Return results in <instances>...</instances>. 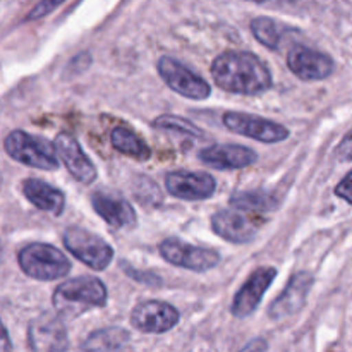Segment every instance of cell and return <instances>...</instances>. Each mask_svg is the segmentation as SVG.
Masks as SVG:
<instances>
[{"instance_id":"23","label":"cell","mask_w":352,"mask_h":352,"mask_svg":"<svg viewBox=\"0 0 352 352\" xmlns=\"http://www.w3.org/2000/svg\"><path fill=\"white\" fill-rule=\"evenodd\" d=\"M251 33L261 45L272 48V50H278L282 41H284L285 33H287V28H284L270 17H256V19L251 21Z\"/></svg>"},{"instance_id":"4","label":"cell","mask_w":352,"mask_h":352,"mask_svg":"<svg viewBox=\"0 0 352 352\" xmlns=\"http://www.w3.org/2000/svg\"><path fill=\"white\" fill-rule=\"evenodd\" d=\"M7 155L12 160L28 167L40 168V170H57L58 157L50 141L40 136H33L24 131H12L3 141Z\"/></svg>"},{"instance_id":"16","label":"cell","mask_w":352,"mask_h":352,"mask_svg":"<svg viewBox=\"0 0 352 352\" xmlns=\"http://www.w3.org/2000/svg\"><path fill=\"white\" fill-rule=\"evenodd\" d=\"M93 210L113 229H131L136 226V212L126 198L113 191H96L91 196Z\"/></svg>"},{"instance_id":"20","label":"cell","mask_w":352,"mask_h":352,"mask_svg":"<svg viewBox=\"0 0 352 352\" xmlns=\"http://www.w3.org/2000/svg\"><path fill=\"white\" fill-rule=\"evenodd\" d=\"M129 344V332L117 327L93 332L82 342L81 352H120Z\"/></svg>"},{"instance_id":"12","label":"cell","mask_w":352,"mask_h":352,"mask_svg":"<svg viewBox=\"0 0 352 352\" xmlns=\"http://www.w3.org/2000/svg\"><path fill=\"white\" fill-rule=\"evenodd\" d=\"M165 188L172 196L186 201H199L213 196L217 189L215 179L206 172L175 170L165 177Z\"/></svg>"},{"instance_id":"13","label":"cell","mask_w":352,"mask_h":352,"mask_svg":"<svg viewBox=\"0 0 352 352\" xmlns=\"http://www.w3.org/2000/svg\"><path fill=\"white\" fill-rule=\"evenodd\" d=\"M287 65L302 81H322L329 78L336 67L330 55L302 45L289 50Z\"/></svg>"},{"instance_id":"14","label":"cell","mask_w":352,"mask_h":352,"mask_svg":"<svg viewBox=\"0 0 352 352\" xmlns=\"http://www.w3.org/2000/svg\"><path fill=\"white\" fill-rule=\"evenodd\" d=\"M55 153L62 158V162L67 167L69 174L76 181L82 184H91L96 179V168L93 162L89 160L88 155L82 151L81 144L67 133H60L54 141Z\"/></svg>"},{"instance_id":"8","label":"cell","mask_w":352,"mask_h":352,"mask_svg":"<svg viewBox=\"0 0 352 352\" xmlns=\"http://www.w3.org/2000/svg\"><path fill=\"white\" fill-rule=\"evenodd\" d=\"M28 344L31 352H67V330L58 316L43 313L28 327Z\"/></svg>"},{"instance_id":"29","label":"cell","mask_w":352,"mask_h":352,"mask_svg":"<svg viewBox=\"0 0 352 352\" xmlns=\"http://www.w3.org/2000/svg\"><path fill=\"white\" fill-rule=\"evenodd\" d=\"M267 351H268V342L265 339H261V337H258V339H253L250 344H246V346H244L239 352H267Z\"/></svg>"},{"instance_id":"31","label":"cell","mask_w":352,"mask_h":352,"mask_svg":"<svg viewBox=\"0 0 352 352\" xmlns=\"http://www.w3.org/2000/svg\"><path fill=\"white\" fill-rule=\"evenodd\" d=\"M126 270H127V274L131 275V277H140V275H138V274H140V272H138V274H136V272H134V270H129V268H127V267H126ZM138 280H141V277L138 278ZM143 282H148V284H150V282H155V284H158V282H160V280H158V278L146 277V278H143Z\"/></svg>"},{"instance_id":"26","label":"cell","mask_w":352,"mask_h":352,"mask_svg":"<svg viewBox=\"0 0 352 352\" xmlns=\"http://www.w3.org/2000/svg\"><path fill=\"white\" fill-rule=\"evenodd\" d=\"M311 3V0H268L267 7H275V9L289 10V12H299L305 10Z\"/></svg>"},{"instance_id":"24","label":"cell","mask_w":352,"mask_h":352,"mask_svg":"<svg viewBox=\"0 0 352 352\" xmlns=\"http://www.w3.org/2000/svg\"><path fill=\"white\" fill-rule=\"evenodd\" d=\"M155 129H164V131H174V133L184 134V136L191 138H203V131L199 127H196L195 124L189 122V120L182 119L177 116H162L158 119H155L153 122Z\"/></svg>"},{"instance_id":"6","label":"cell","mask_w":352,"mask_h":352,"mask_svg":"<svg viewBox=\"0 0 352 352\" xmlns=\"http://www.w3.org/2000/svg\"><path fill=\"white\" fill-rule=\"evenodd\" d=\"M157 69L162 79L168 85V88L174 89L179 95L186 96V98L205 100L212 93V88L205 79L199 78L198 74H195L191 69L186 67L175 58L162 57L158 60Z\"/></svg>"},{"instance_id":"19","label":"cell","mask_w":352,"mask_h":352,"mask_svg":"<svg viewBox=\"0 0 352 352\" xmlns=\"http://www.w3.org/2000/svg\"><path fill=\"white\" fill-rule=\"evenodd\" d=\"M23 195L26 196L31 205L36 206L41 212L62 215L65 206V198L57 188L40 181V179H26L23 182Z\"/></svg>"},{"instance_id":"9","label":"cell","mask_w":352,"mask_h":352,"mask_svg":"<svg viewBox=\"0 0 352 352\" xmlns=\"http://www.w3.org/2000/svg\"><path fill=\"white\" fill-rule=\"evenodd\" d=\"M223 124L232 133L243 134L261 143H280L289 138L287 127L251 113L227 112L223 113Z\"/></svg>"},{"instance_id":"1","label":"cell","mask_w":352,"mask_h":352,"mask_svg":"<svg viewBox=\"0 0 352 352\" xmlns=\"http://www.w3.org/2000/svg\"><path fill=\"white\" fill-rule=\"evenodd\" d=\"M213 81L223 91L260 95L272 88V74L265 62L250 52H226L212 64Z\"/></svg>"},{"instance_id":"5","label":"cell","mask_w":352,"mask_h":352,"mask_svg":"<svg viewBox=\"0 0 352 352\" xmlns=\"http://www.w3.org/2000/svg\"><path fill=\"white\" fill-rule=\"evenodd\" d=\"M64 244L71 254L91 270H105L113 258V250L107 241L82 227H69L64 232Z\"/></svg>"},{"instance_id":"18","label":"cell","mask_w":352,"mask_h":352,"mask_svg":"<svg viewBox=\"0 0 352 352\" xmlns=\"http://www.w3.org/2000/svg\"><path fill=\"white\" fill-rule=\"evenodd\" d=\"M199 160L219 170H236L253 165L258 160L256 151L241 144H213L199 151Z\"/></svg>"},{"instance_id":"22","label":"cell","mask_w":352,"mask_h":352,"mask_svg":"<svg viewBox=\"0 0 352 352\" xmlns=\"http://www.w3.org/2000/svg\"><path fill=\"white\" fill-rule=\"evenodd\" d=\"M230 206L250 212H272L278 206L277 198L267 191H237L230 196Z\"/></svg>"},{"instance_id":"25","label":"cell","mask_w":352,"mask_h":352,"mask_svg":"<svg viewBox=\"0 0 352 352\" xmlns=\"http://www.w3.org/2000/svg\"><path fill=\"white\" fill-rule=\"evenodd\" d=\"M64 2H65V0H40V2H38L36 6L33 7V10L28 14L26 21L41 19V17L48 16L50 12H54V10L57 9L58 6H62Z\"/></svg>"},{"instance_id":"2","label":"cell","mask_w":352,"mask_h":352,"mask_svg":"<svg viewBox=\"0 0 352 352\" xmlns=\"http://www.w3.org/2000/svg\"><path fill=\"white\" fill-rule=\"evenodd\" d=\"M107 305V287L100 278L85 275L65 280L54 292V306L62 316H78Z\"/></svg>"},{"instance_id":"3","label":"cell","mask_w":352,"mask_h":352,"mask_svg":"<svg viewBox=\"0 0 352 352\" xmlns=\"http://www.w3.org/2000/svg\"><path fill=\"white\" fill-rule=\"evenodd\" d=\"M19 267L28 277L36 280H57L71 270V261L57 248L45 243H33L17 254Z\"/></svg>"},{"instance_id":"32","label":"cell","mask_w":352,"mask_h":352,"mask_svg":"<svg viewBox=\"0 0 352 352\" xmlns=\"http://www.w3.org/2000/svg\"><path fill=\"white\" fill-rule=\"evenodd\" d=\"M248 2H254V3H263V6H267L268 0H248Z\"/></svg>"},{"instance_id":"17","label":"cell","mask_w":352,"mask_h":352,"mask_svg":"<svg viewBox=\"0 0 352 352\" xmlns=\"http://www.w3.org/2000/svg\"><path fill=\"white\" fill-rule=\"evenodd\" d=\"M212 227L217 236L234 244L251 243L258 236V226L253 219L236 210H222L212 217Z\"/></svg>"},{"instance_id":"7","label":"cell","mask_w":352,"mask_h":352,"mask_svg":"<svg viewBox=\"0 0 352 352\" xmlns=\"http://www.w3.org/2000/svg\"><path fill=\"white\" fill-rule=\"evenodd\" d=\"M160 254L170 265L192 272H206L217 267L220 256L217 251L192 246L177 237H168L160 244Z\"/></svg>"},{"instance_id":"10","label":"cell","mask_w":352,"mask_h":352,"mask_svg":"<svg viewBox=\"0 0 352 352\" xmlns=\"http://www.w3.org/2000/svg\"><path fill=\"white\" fill-rule=\"evenodd\" d=\"M179 323V311L164 301H144L131 313V325L143 333H165Z\"/></svg>"},{"instance_id":"28","label":"cell","mask_w":352,"mask_h":352,"mask_svg":"<svg viewBox=\"0 0 352 352\" xmlns=\"http://www.w3.org/2000/svg\"><path fill=\"white\" fill-rule=\"evenodd\" d=\"M336 195L352 205V170L337 184Z\"/></svg>"},{"instance_id":"15","label":"cell","mask_w":352,"mask_h":352,"mask_svg":"<svg viewBox=\"0 0 352 352\" xmlns=\"http://www.w3.org/2000/svg\"><path fill=\"white\" fill-rule=\"evenodd\" d=\"M313 282H315V278L308 272H299V274L292 275L291 280L287 282V287L284 289V292L268 308L270 318L284 320L287 316H292L298 311H301Z\"/></svg>"},{"instance_id":"30","label":"cell","mask_w":352,"mask_h":352,"mask_svg":"<svg viewBox=\"0 0 352 352\" xmlns=\"http://www.w3.org/2000/svg\"><path fill=\"white\" fill-rule=\"evenodd\" d=\"M0 352H12V342L2 320H0Z\"/></svg>"},{"instance_id":"27","label":"cell","mask_w":352,"mask_h":352,"mask_svg":"<svg viewBox=\"0 0 352 352\" xmlns=\"http://www.w3.org/2000/svg\"><path fill=\"white\" fill-rule=\"evenodd\" d=\"M336 157L340 162H351L352 160V129L344 136V140L340 141V144L337 146Z\"/></svg>"},{"instance_id":"21","label":"cell","mask_w":352,"mask_h":352,"mask_svg":"<svg viewBox=\"0 0 352 352\" xmlns=\"http://www.w3.org/2000/svg\"><path fill=\"white\" fill-rule=\"evenodd\" d=\"M110 143L119 153L134 158V160L144 162L151 155L150 146L134 131L127 129V127H116L110 134Z\"/></svg>"},{"instance_id":"11","label":"cell","mask_w":352,"mask_h":352,"mask_svg":"<svg viewBox=\"0 0 352 352\" xmlns=\"http://www.w3.org/2000/svg\"><path fill=\"white\" fill-rule=\"evenodd\" d=\"M275 277H277V270L274 267H261L254 270L234 296L232 308H230L232 315L237 318H246L253 315Z\"/></svg>"}]
</instances>
